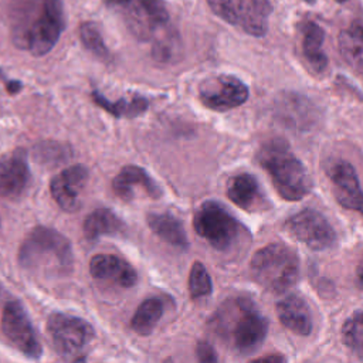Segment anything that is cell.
Segmentation results:
<instances>
[{"label":"cell","mask_w":363,"mask_h":363,"mask_svg":"<svg viewBox=\"0 0 363 363\" xmlns=\"http://www.w3.org/2000/svg\"><path fill=\"white\" fill-rule=\"evenodd\" d=\"M285 230L298 241L315 251L330 248L336 242V233L319 211L305 208L285 221Z\"/></svg>","instance_id":"10"},{"label":"cell","mask_w":363,"mask_h":363,"mask_svg":"<svg viewBox=\"0 0 363 363\" xmlns=\"http://www.w3.org/2000/svg\"><path fill=\"white\" fill-rule=\"evenodd\" d=\"M88 172L84 166L75 164L60 172L50 183V191L55 203L64 211H77L79 196L85 187Z\"/></svg>","instance_id":"15"},{"label":"cell","mask_w":363,"mask_h":363,"mask_svg":"<svg viewBox=\"0 0 363 363\" xmlns=\"http://www.w3.org/2000/svg\"><path fill=\"white\" fill-rule=\"evenodd\" d=\"M305 1H308V3H311V4H313L316 0H305Z\"/></svg>","instance_id":"34"},{"label":"cell","mask_w":363,"mask_h":363,"mask_svg":"<svg viewBox=\"0 0 363 363\" xmlns=\"http://www.w3.org/2000/svg\"><path fill=\"white\" fill-rule=\"evenodd\" d=\"M47 333L54 349L62 356L81 352L95 336L94 328L78 316L52 313L47 320Z\"/></svg>","instance_id":"9"},{"label":"cell","mask_w":363,"mask_h":363,"mask_svg":"<svg viewBox=\"0 0 363 363\" xmlns=\"http://www.w3.org/2000/svg\"><path fill=\"white\" fill-rule=\"evenodd\" d=\"M250 269L258 285L272 294H282L299 277V258L291 247L272 242L252 255Z\"/></svg>","instance_id":"5"},{"label":"cell","mask_w":363,"mask_h":363,"mask_svg":"<svg viewBox=\"0 0 363 363\" xmlns=\"http://www.w3.org/2000/svg\"><path fill=\"white\" fill-rule=\"evenodd\" d=\"M1 329L6 337L27 357L38 359L41 356V345L37 332L18 301L6 303L1 316Z\"/></svg>","instance_id":"11"},{"label":"cell","mask_w":363,"mask_h":363,"mask_svg":"<svg viewBox=\"0 0 363 363\" xmlns=\"http://www.w3.org/2000/svg\"><path fill=\"white\" fill-rule=\"evenodd\" d=\"M210 9L224 21L261 37L268 30L269 0H207Z\"/></svg>","instance_id":"8"},{"label":"cell","mask_w":363,"mask_h":363,"mask_svg":"<svg viewBox=\"0 0 363 363\" xmlns=\"http://www.w3.org/2000/svg\"><path fill=\"white\" fill-rule=\"evenodd\" d=\"M105 7L121 17L126 28L140 41H157L169 26L163 0H102Z\"/></svg>","instance_id":"6"},{"label":"cell","mask_w":363,"mask_h":363,"mask_svg":"<svg viewBox=\"0 0 363 363\" xmlns=\"http://www.w3.org/2000/svg\"><path fill=\"white\" fill-rule=\"evenodd\" d=\"M71 242L60 231L37 225L18 250V262L27 271L62 275L72 269Z\"/></svg>","instance_id":"4"},{"label":"cell","mask_w":363,"mask_h":363,"mask_svg":"<svg viewBox=\"0 0 363 363\" xmlns=\"http://www.w3.org/2000/svg\"><path fill=\"white\" fill-rule=\"evenodd\" d=\"M10 34L20 50L40 57L50 52L64 30L61 0H13Z\"/></svg>","instance_id":"1"},{"label":"cell","mask_w":363,"mask_h":363,"mask_svg":"<svg viewBox=\"0 0 363 363\" xmlns=\"http://www.w3.org/2000/svg\"><path fill=\"white\" fill-rule=\"evenodd\" d=\"M89 272L95 279L113 282L121 288H130L138 281L136 269L113 254L94 255L89 261Z\"/></svg>","instance_id":"16"},{"label":"cell","mask_w":363,"mask_h":363,"mask_svg":"<svg viewBox=\"0 0 363 363\" xmlns=\"http://www.w3.org/2000/svg\"><path fill=\"white\" fill-rule=\"evenodd\" d=\"M339 50L347 65L363 78V26L353 24L339 34Z\"/></svg>","instance_id":"22"},{"label":"cell","mask_w":363,"mask_h":363,"mask_svg":"<svg viewBox=\"0 0 363 363\" xmlns=\"http://www.w3.org/2000/svg\"><path fill=\"white\" fill-rule=\"evenodd\" d=\"M163 301L160 298L145 299L133 313L130 328L140 336H147L153 332L163 315Z\"/></svg>","instance_id":"25"},{"label":"cell","mask_w":363,"mask_h":363,"mask_svg":"<svg viewBox=\"0 0 363 363\" xmlns=\"http://www.w3.org/2000/svg\"><path fill=\"white\" fill-rule=\"evenodd\" d=\"M257 162L268 173L282 199L298 201L309 193V174L284 139L275 138L262 143L257 152Z\"/></svg>","instance_id":"3"},{"label":"cell","mask_w":363,"mask_h":363,"mask_svg":"<svg viewBox=\"0 0 363 363\" xmlns=\"http://www.w3.org/2000/svg\"><path fill=\"white\" fill-rule=\"evenodd\" d=\"M7 91L10 92V94H14V92H17L18 89H20V82H17V81H10V82H7Z\"/></svg>","instance_id":"32"},{"label":"cell","mask_w":363,"mask_h":363,"mask_svg":"<svg viewBox=\"0 0 363 363\" xmlns=\"http://www.w3.org/2000/svg\"><path fill=\"white\" fill-rule=\"evenodd\" d=\"M84 234L88 240H98L102 235H115L123 231V221L109 208H98L84 220Z\"/></svg>","instance_id":"21"},{"label":"cell","mask_w":363,"mask_h":363,"mask_svg":"<svg viewBox=\"0 0 363 363\" xmlns=\"http://www.w3.org/2000/svg\"><path fill=\"white\" fill-rule=\"evenodd\" d=\"M196 356H197L199 363H218L214 347L210 343L204 342V340L197 342V345H196Z\"/></svg>","instance_id":"29"},{"label":"cell","mask_w":363,"mask_h":363,"mask_svg":"<svg viewBox=\"0 0 363 363\" xmlns=\"http://www.w3.org/2000/svg\"><path fill=\"white\" fill-rule=\"evenodd\" d=\"M329 179L337 203L363 216V190L354 167L346 160H339L330 167Z\"/></svg>","instance_id":"13"},{"label":"cell","mask_w":363,"mask_h":363,"mask_svg":"<svg viewBox=\"0 0 363 363\" xmlns=\"http://www.w3.org/2000/svg\"><path fill=\"white\" fill-rule=\"evenodd\" d=\"M194 231L218 251L230 250L241 237L242 225L218 201H204L193 217Z\"/></svg>","instance_id":"7"},{"label":"cell","mask_w":363,"mask_h":363,"mask_svg":"<svg viewBox=\"0 0 363 363\" xmlns=\"http://www.w3.org/2000/svg\"><path fill=\"white\" fill-rule=\"evenodd\" d=\"M149 228L167 244L186 250L189 240L184 227L179 218L169 213H150L146 217Z\"/></svg>","instance_id":"20"},{"label":"cell","mask_w":363,"mask_h":363,"mask_svg":"<svg viewBox=\"0 0 363 363\" xmlns=\"http://www.w3.org/2000/svg\"><path fill=\"white\" fill-rule=\"evenodd\" d=\"M213 332L233 350L250 353L259 347L268 332V319L251 298L225 299L210 319Z\"/></svg>","instance_id":"2"},{"label":"cell","mask_w":363,"mask_h":363,"mask_svg":"<svg viewBox=\"0 0 363 363\" xmlns=\"http://www.w3.org/2000/svg\"><path fill=\"white\" fill-rule=\"evenodd\" d=\"M30 182V167L27 153L18 147L0 157V197L17 199L27 189Z\"/></svg>","instance_id":"14"},{"label":"cell","mask_w":363,"mask_h":363,"mask_svg":"<svg viewBox=\"0 0 363 363\" xmlns=\"http://www.w3.org/2000/svg\"><path fill=\"white\" fill-rule=\"evenodd\" d=\"M336 1H339V3H345V1H347V0H336Z\"/></svg>","instance_id":"35"},{"label":"cell","mask_w":363,"mask_h":363,"mask_svg":"<svg viewBox=\"0 0 363 363\" xmlns=\"http://www.w3.org/2000/svg\"><path fill=\"white\" fill-rule=\"evenodd\" d=\"M277 315L279 322L295 335L308 336L312 332L313 320L311 308L308 302L296 294L286 295L277 303Z\"/></svg>","instance_id":"18"},{"label":"cell","mask_w":363,"mask_h":363,"mask_svg":"<svg viewBox=\"0 0 363 363\" xmlns=\"http://www.w3.org/2000/svg\"><path fill=\"white\" fill-rule=\"evenodd\" d=\"M228 199L242 210L254 211L267 203L258 180L248 173L234 176L227 187Z\"/></svg>","instance_id":"19"},{"label":"cell","mask_w":363,"mask_h":363,"mask_svg":"<svg viewBox=\"0 0 363 363\" xmlns=\"http://www.w3.org/2000/svg\"><path fill=\"white\" fill-rule=\"evenodd\" d=\"M79 40L82 45L91 51L95 57H98L102 61H109L111 60V52L108 47L104 43V38L94 23H84L79 27Z\"/></svg>","instance_id":"27"},{"label":"cell","mask_w":363,"mask_h":363,"mask_svg":"<svg viewBox=\"0 0 363 363\" xmlns=\"http://www.w3.org/2000/svg\"><path fill=\"white\" fill-rule=\"evenodd\" d=\"M92 99L102 109L109 112L116 118H133L143 113L147 109V99L143 96H132V98H119L116 101H109L99 91H92Z\"/></svg>","instance_id":"24"},{"label":"cell","mask_w":363,"mask_h":363,"mask_svg":"<svg viewBox=\"0 0 363 363\" xmlns=\"http://www.w3.org/2000/svg\"><path fill=\"white\" fill-rule=\"evenodd\" d=\"M356 278H357V284H359V286L363 289V258H362V261L359 262V265H357V269H356Z\"/></svg>","instance_id":"31"},{"label":"cell","mask_w":363,"mask_h":363,"mask_svg":"<svg viewBox=\"0 0 363 363\" xmlns=\"http://www.w3.org/2000/svg\"><path fill=\"white\" fill-rule=\"evenodd\" d=\"M75 363H85V359H84V357H79Z\"/></svg>","instance_id":"33"},{"label":"cell","mask_w":363,"mask_h":363,"mask_svg":"<svg viewBox=\"0 0 363 363\" xmlns=\"http://www.w3.org/2000/svg\"><path fill=\"white\" fill-rule=\"evenodd\" d=\"M112 189L115 194L123 200H132L138 191H142L150 199H159L162 190L159 184L139 166H125L113 179Z\"/></svg>","instance_id":"17"},{"label":"cell","mask_w":363,"mask_h":363,"mask_svg":"<svg viewBox=\"0 0 363 363\" xmlns=\"http://www.w3.org/2000/svg\"><path fill=\"white\" fill-rule=\"evenodd\" d=\"M200 102L213 111H228L248 99L247 85L233 75H216L199 86Z\"/></svg>","instance_id":"12"},{"label":"cell","mask_w":363,"mask_h":363,"mask_svg":"<svg viewBox=\"0 0 363 363\" xmlns=\"http://www.w3.org/2000/svg\"><path fill=\"white\" fill-rule=\"evenodd\" d=\"M325 33L320 26L313 21H306L302 27V48L309 65L316 71L322 72L328 65L326 54L323 52Z\"/></svg>","instance_id":"23"},{"label":"cell","mask_w":363,"mask_h":363,"mask_svg":"<svg viewBox=\"0 0 363 363\" xmlns=\"http://www.w3.org/2000/svg\"><path fill=\"white\" fill-rule=\"evenodd\" d=\"M250 363H285V359L282 354H267L262 357H258Z\"/></svg>","instance_id":"30"},{"label":"cell","mask_w":363,"mask_h":363,"mask_svg":"<svg viewBox=\"0 0 363 363\" xmlns=\"http://www.w3.org/2000/svg\"><path fill=\"white\" fill-rule=\"evenodd\" d=\"M343 343L363 360V309L353 312L342 326Z\"/></svg>","instance_id":"26"},{"label":"cell","mask_w":363,"mask_h":363,"mask_svg":"<svg viewBox=\"0 0 363 363\" xmlns=\"http://www.w3.org/2000/svg\"><path fill=\"white\" fill-rule=\"evenodd\" d=\"M213 291V284L211 278L206 269V267L200 262L196 261L190 269L189 275V292L193 299L203 298L210 295Z\"/></svg>","instance_id":"28"}]
</instances>
